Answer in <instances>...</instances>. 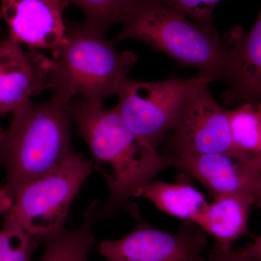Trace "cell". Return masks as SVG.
<instances>
[{"instance_id": "23", "label": "cell", "mask_w": 261, "mask_h": 261, "mask_svg": "<svg viewBox=\"0 0 261 261\" xmlns=\"http://www.w3.org/2000/svg\"><path fill=\"white\" fill-rule=\"evenodd\" d=\"M251 161L254 168L261 173V150L255 155L252 156Z\"/></svg>"}, {"instance_id": "25", "label": "cell", "mask_w": 261, "mask_h": 261, "mask_svg": "<svg viewBox=\"0 0 261 261\" xmlns=\"http://www.w3.org/2000/svg\"><path fill=\"white\" fill-rule=\"evenodd\" d=\"M255 205L261 211V190L255 195Z\"/></svg>"}, {"instance_id": "4", "label": "cell", "mask_w": 261, "mask_h": 261, "mask_svg": "<svg viewBox=\"0 0 261 261\" xmlns=\"http://www.w3.org/2000/svg\"><path fill=\"white\" fill-rule=\"evenodd\" d=\"M121 24L115 42L137 39L180 64L197 68V74L224 82L226 49L221 37L161 0H136Z\"/></svg>"}, {"instance_id": "10", "label": "cell", "mask_w": 261, "mask_h": 261, "mask_svg": "<svg viewBox=\"0 0 261 261\" xmlns=\"http://www.w3.org/2000/svg\"><path fill=\"white\" fill-rule=\"evenodd\" d=\"M56 66L36 49L24 50L21 44L8 37L0 42V116L13 113L43 91L50 90Z\"/></svg>"}, {"instance_id": "22", "label": "cell", "mask_w": 261, "mask_h": 261, "mask_svg": "<svg viewBox=\"0 0 261 261\" xmlns=\"http://www.w3.org/2000/svg\"><path fill=\"white\" fill-rule=\"evenodd\" d=\"M13 200L3 187L0 188V216L8 214L13 205Z\"/></svg>"}, {"instance_id": "8", "label": "cell", "mask_w": 261, "mask_h": 261, "mask_svg": "<svg viewBox=\"0 0 261 261\" xmlns=\"http://www.w3.org/2000/svg\"><path fill=\"white\" fill-rule=\"evenodd\" d=\"M203 86L182 108L169 139L170 153H213L233 151L228 109L222 107ZM235 154V153H234Z\"/></svg>"}, {"instance_id": "11", "label": "cell", "mask_w": 261, "mask_h": 261, "mask_svg": "<svg viewBox=\"0 0 261 261\" xmlns=\"http://www.w3.org/2000/svg\"><path fill=\"white\" fill-rule=\"evenodd\" d=\"M226 49L224 105L261 104V3L255 24L249 32L231 29L222 39Z\"/></svg>"}, {"instance_id": "17", "label": "cell", "mask_w": 261, "mask_h": 261, "mask_svg": "<svg viewBox=\"0 0 261 261\" xmlns=\"http://www.w3.org/2000/svg\"><path fill=\"white\" fill-rule=\"evenodd\" d=\"M84 14L86 25L105 35L116 23H121L136 0H65Z\"/></svg>"}, {"instance_id": "21", "label": "cell", "mask_w": 261, "mask_h": 261, "mask_svg": "<svg viewBox=\"0 0 261 261\" xmlns=\"http://www.w3.org/2000/svg\"><path fill=\"white\" fill-rule=\"evenodd\" d=\"M242 251L249 258L261 261V235L255 239L253 243L249 244Z\"/></svg>"}, {"instance_id": "9", "label": "cell", "mask_w": 261, "mask_h": 261, "mask_svg": "<svg viewBox=\"0 0 261 261\" xmlns=\"http://www.w3.org/2000/svg\"><path fill=\"white\" fill-rule=\"evenodd\" d=\"M65 0H0L9 38L32 49H50L56 57L68 41Z\"/></svg>"}, {"instance_id": "15", "label": "cell", "mask_w": 261, "mask_h": 261, "mask_svg": "<svg viewBox=\"0 0 261 261\" xmlns=\"http://www.w3.org/2000/svg\"><path fill=\"white\" fill-rule=\"evenodd\" d=\"M92 219L87 211L80 227L68 230L63 226L47 237L43 243L44 253L39 261H88L96 244Z\"/></svg>"}, {"instance_id": "14", "label": "cell", "mask_w": 261, "mask_h": 261, "mask_svg": "<svg viewBox=\"0 0 261 261\" xmlns=\"http://www.w3.org/2000/svg\"><path fill=\"white\" fill-rule=\"evenodd\" d=\"M135 197H144L162 212L192 223L207 203L203 194L192 185L157 179L140 188Z\"/></svg>"}, {"instance_id": "26", "label": "cell", "mask_w": 261, "mask_h": 261, "mask_svg": "<svg viewBox=\"0 0 261 261\" xmlns=\"http://www.w3.org/2000/svg\"><path fill=\"white\" fill-rule=\"evenodd\" d=\"M0 19H1V17H0Z\"/></svg>"}, {"instance_id": "6", "label": "cell", "mask_w": 261, "mask_h": 261, "mask_svg": "<svg viewBox=\"0 0 261 261\" xmlns=\"http://www.w3.org/2000/svg\"><path fill=\"white\" fill-rule=\"evenodd\" d=\"M214 82L211 77L199 74L157 82L128 79L118 94L114 108L136 135L157 149L173 130L187 101L196 91Z\"/></svg>"}, {"instance_id": "7", "label": "cell", "mask_w": 261, "mask_h": 261, "mask_svg": "<svg viewBox=\"0 0 261 261\" xmlns=\"http://www.w3.org/2000/svg\"><path fill=\"white\" fill-rule=\"evenodd\" d=\"M137 221L134 229L119 240H104L98 252L108 261H203L205 233L197 225L184 221L175 233L154 228L144 221L138 206H127Z\"/></svg>"}, {"instance_id": "13", "label": "cell", "mask_w": 261, "mask_h": 261, "mask_svg": "<svg viewBox=\"0 0 261 261\" xmlns=\"http://www.w3.org/2000/svg\"><path fill=\"white\" fill-rule=\"evenodd\" d=\"M255 195L247 192L226 194L205 206L195 223L216 240V247L226 250L248 233V220Z\"/></svg>"}, {"instance_id": "3", "label": "cell", "mask_w": 261, "mask_h": 261, "mask_svg": "<svg viewBox=\"0 0 261 261\" xmlns=\"http://www.w3.org/2000/svg\"><path fill=\"white\" fill-rule=\"evenodd\" d=\"M68 41L54 58L51 77L53 97L70 103L77 94L92 106H103L118 94L128 80L137 56L130 51L117 50L114 41L88 25L69 23Z\"/></svg>"}, {"instance_id": "5", "label": "cell", "mask_w": 261, "mask_h": 261, "mask_svg": "<svg viewBox=\"0 0 261 261\" xmlns=\"http://www.w3.org/2000/svg\"><path fill=\"white\" fill-rule=\"evenodd\" d=\"M94 170L93 161L75 151L54 169L20 188L10 213L24 231L43 243L65 226L73 200Z\"/></svg>"}, {"instance_id": "19", "label": "cell", "mask_w": 261, "mask_h": 261, "mask_svg": "<svg viewBox=\"0 0 261 261\" xmlns=\"http://www.w3.org/2000/svg\"><path fill=\"white\" fill-rule=\"evenodd\" d=\"M172 9L190 17L194 23L213 35L219 36L213 25V13L221 0H161Z\"/></svg>"}, {"instance_id": "1", "label": "cell", "mask_w": 261, "mask_h": 261, "mask_svg": "<svg viewBox=\"0 0 261 261\" xmlns=\"http://www.w3.org/2000/svg\"><path fill=\"white\" fill-rule=\"evenodd\" d=\"M70 106L73 121L93 155L94 168L109 187L107 200H95L86 210L96 224L126 208L140 188L173 166V159L136 135L115 108L92 106L83 99Z\"/></svg>"}, {"instance_id": "2", "label": "cell", "mask_w": 261, "mask_h": 261, "mask_svg": "<svg viewBox=\"0 0 261 261\" xmlns=\"http://www.w3.org/2000/svg\"><path fill=\"white\" fill-rule=\"evenodd\" d=\"M70 103L51 97L42 103L27 101L13 112L0 152L12 199L29 182L54 169L75 152L71 143Z\"/></svg>"}, {"instance_id": "16", "label": "cell", "mask_w": 261, "mask_h": 261, "mask_svg": "<svg viewBox=\"0 0 261 261\" xmlns=\"http://www.w3.org/2000/svg\"><path fill=\"white\" fill-rule=\"evenodd\" d=\"M233 151L254 156L261 150V104L242 105L228 109Z\"/></svg>"}, {"instance_id": "24", "label": "cell", "mask_w": 261, "mask_h": 261, "mask_svg": "<svg viewBox=\"0 0 261 261\" xmlns=\"http://www.w3.org/2000/svg\"><path fill=\"white\" fill-rule=\"evenodd\" d=\"M5 136H6V129H4L3 127L0 126V152H1L3 144H4Z\"/></svg>"}, {"instance_id": "12", "label": "cell", "mask_w": 261, "mask_h": 261, "mask_svg": "<svg viewBox=\"0 0 261 261\" xmlns=\"http://www.w3.org/2000/svg\"><path fill=\"white\" fill-rule=\"evenodd\" d=\"M173 166L191 175L207 188L211 197L261 190V173L252 166L251 156L228 152L170 155Z\"/></svg>"}, {"instance_id": "18", "label": "cell", "mask_w": 261, "mask_h": 261, "mask_svg": "<svg viewBox=\"0 0 261 261\" xmlns=\"http://www.w3.org/2000/svg\"><path fill=\"white\" fill-rule=\"evenodd\" d=\"M39 243L24 231L10 211L5 215L0 229V261H32Z\"/></svg>"}, {"instance_id": "20", "label": "cell", "mask_w": 261, "mask_h": 261, "mask_svg": "<svg viewBox=\"0 0 261 261\" xmlns=\"http://www.w3.org/2000/svg\"><path fill=\"white\" fill-rule=\"evenodd\" d=\"M203 261H256L247 257L242 250H234L233 248L222 250L215 248L210 256L204 258Z\"/></svg>"}]
</instances>
